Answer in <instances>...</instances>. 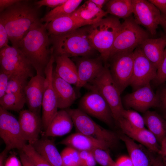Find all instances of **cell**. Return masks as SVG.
I'll return each instance as SVG.
<instances>
[{"label": "cell", "instance_id": "cell-1", "mask_svg": "<svg viewBox=\"0 0 166 166\" xmlns=\"http://www.w3.org/2000/svg\"><path fill=\"white\" fill-rule=\"evenodd\" d=\"M47 24H43L40 19L35 22L18 47L35 69L36 74L44 76L45 68L53 53L49 47L51 44L46 28Z\"/></svg>", "mask_w": 166, "mask_h": 166}, {"label": "cell", "instance_id": "cell-2", "mask_svg": "<svg viewBox=\"0 0 166 166\" xmlns=\"http://www.w3.org/2000/svg\"><path fill=\"white\" fill-rule=\"evenodd\" d=\"M38 8L28 1L21 0L0 13V22L4 25L12 46L18 48L33 24L39 19Z\"/></svg>", "mask_w": 166, "mask_h": 166}, {"label": "cell", "instance_id": "cell-3", "mask_svg": "<svg viewBox=\"0 0 166 166\" xmlns=\"http://www.w3.org/2000/svg\"><path fill=\"white\" fill-rule=\"evenodd\" d=\"M49 37L54 56L89 57L96 51L89 39L88 25L66 34Z\"/></svg>", "mask_w": 166, "mask_h": 166}, {"label": "cell", "instance_id": "cell-4", "mask_svg": "<svg viewBox=\"0 0 166 166\" xmlns=\"http://www.w3.org/2000/svg\"><path fill=\"white\" fill-rule=\"evenodd\" d=\"M121 26L122 23L118 18L114 16L104 18L88 25L90 42L105 63L109 57L115 40Z\"/></svg>", "mask_w": 166, "mask_h": 166}, {"label": "cell", "instance_id": "cell-5", "mask_svg": "<svg viewBox=\"0 0 166 166\" xmlns=\"http://www.w3.org/2000/svg\"><path fill=\"white\" fill-rule=\"evenodd\" d=\"M84 87L89 90L95 89L101 94L108 104L115 122L117 124L123 118L122 113L124 109L120 97L121 93L112 78L106 63L97 77Z\"/></svg>", "mask_w": 166, "mask_h": 166}, {"label": "cell", "instance_id": "cell-6", "mask_svg": "<svg viewBox=\"0 0 166 166\" xmlns=\"http://www.w3.org/2000/svg\"><path fill=\"white\" fill-rule=\"evenodd\" d=\"M65 110L71 117L77 132L102 141L111 149L117 146L120 139L118 134L102 127L79 108Z\"/></svg>", "mask_w": 166, "mask_h": 166}, {"label": "cell", "instance_id": "cell-7", "mask_svg": "<svg viewBox=\"0 0 166 166\" xmlns=\"http://www.w3.org/2000/svg\"><path fill=\"white\" fill-rule=\"evenodd\" d=\"M150 35L131 16L125 19L115 40L109 57L118 53L133 51L149 38Z\"/></svg>", "mask_w": 166, "mask_h": 166}, {"label": "cell", "instance_id": "cell-8", "mask_svg": "<svg viewBox=\"0 0 166 166\" xmlns=\"http://www.w3.org/2000/svg\"><path fill=\"white\" fill-rule=\"evenodd\" d=\"M133 52L118 53L108 60L110 61L108 66L111 76L121 93L130 85L133 69Z\"/></svg>", "mask_w": 166, "mask_h": 166}, {"label": "cell", "instance_id": "cell-9", "mask_svg": "<svg viewBox=\"0 0 166 166\" xmlns=\"http://www.w3.org/2000/svg\"><path fill=\"white\" fill-rule=\"evenodd\" d=\"M89 90L80 100L79 109L108 125L113 126L115 121L108 104L97 91Z\"/></svg>", "mask_w": 166, "mask_h": 166}, {"label": "cell", "instance_id": "cell-10", "mask_svg": "<svg viewBox=\"0 0 166 166\" xmlns=\"http://www.w3.org/2000/svg\"><path fill=\"white\" fill-rule=\"evenodd\" d=\"M0 69L11 75L26 74L34 76L33 67L18 48L9 45L0 49Z\"/></svg>", "mask_w": 166, "mask_h": 166}, {"label": "cell", "instance_id": "cell-11", "mask_svg": "<svg viewBox=\"0 0 166 166\" xmlns=\"http://www.w3.org/2000/svg\"><path fill=\"white\" fill-rule=\"evenodd\" d=\"M0 136L5 148L9 151L16 148L22 150L26 141L23 138L18 120L11 113L0 107Z\"/></svg>", "mask_w": 166, "mask_h": 166}, {"label": "cell", "instance_id": "cell-12", "mask_svg": "<svg viewBox=\"0 0 166 166\" xmlns=\"http://www.w3.org/2000/svg\"><path fill=\"white\" fill-rule=\"evenodd\" d=\"M54 62V57L52 53L50 61L45 70V76L42 103V119L43 128L45 131L58 111L56 97L52 83L53 64Z\"/></svg>", "mask_w": 166, "mask_h": 166}, {"label": "cell", "instance_id": "cell-13", "mask_svg": "<svg viewBox=\"0 0 166 166\" xmlns=\"http://www.w3.org/2000/svg\"><path fill=\"white\" fill-rule=\"evenodd\" d=\"M133 65L129 85L135 90L156 78L157 69L145 56L138 47L133 52Z\"/></svg>", "mask_w": 166, "mask_h": 166}, {"label": "cell", "instance_id": "cell-14", "mask_svg": "<svg viewBox=\"0 0 166 166\" xmlns=\"http://www.w3.org/2000/svg\"><path fill=\"white\" fill-rule=\"evenodd\" d=\"M132 1L134 21L138 25L145 27L150 35L154 36L160 24V11L148 0Z\"/></svg>", "mask_w": 166, "mask_h": 166}, {"label": "cell", "instance_id": "cell-15", "mask_svg": "<svg viewBox=\"0 0 166 166\" xmlns=\"http://www.w3.org/2000/svg\"><path fill=\"white\" fill-rule=\"evenodd\" d=\"M123 102L127 108L143 113L151 108L159 106L158 95L155 93L150 84L127 94L124 97Z\"/></svg>", "mask_w": 166, "mask_h": 166}, {"label": "cell", "instance_id": "cell-16", "mask_svg": "<svg viewBox=\"0 0 166 166\" xmlns=\"http://www.w3.org/2000/svg\"><path fill=\"white\" fill-rule=\"evenodd\" d=\"M75 58L78 78L76 86L80 89L97 77L103 69L105 64H103L104 61L100 56Z\"/></svg>", "mask_w": 166, "mask_h": 166}, {"label": "cell", "instance_id": "cell-17", "mask_svg": "<svg viewBox=\"0 0 166 166\" xmlns=\"http://www.w3.org/2000/svg\"><path fill=\"white\" fill-rule=\"evenodd\" d=\"M118 125L122 133L135 141H136L153 153L158 154L160 145L157 139L148 129L139 128L131 125L123 117L118 122Z\"/></svg>", "mask_w": 166, "mask_h": 166}, {"label": "cell", "instance_id": "cell-18", "mask_svg": "<svg viewBox=\"0 0 166 166\" xmlns=\"http://www.w3.org/2000/svg\"><path fill=\"white\" fill-rule=\"evenodd\" d=\"M18 121L23 138L29 144H33L38 139L43 127L42 119L28 109L20 112Z\"/></svg>", "mask_w": 166, "mask_h": 166}, {"label": "cell", "instance_id": "cell-19", "mask_svg": "<svg viewBox=\"0 0 166 166\" xmlns=\"http://www.w3.org/2000/svg\"><path fill=\"white\" fill-rule=\"evenodd\" d=\"M118 135L125 144L133 166H152L156 156L155 153L123 133Z\"/></svg>", "mask_w": 166, "mask_h": 166}, {"label": "cell", "instance_id": "cell-20", "mask_svg": "<svg viewBox=\"0 0 166 166\" xmlns=\"http://www.w3.org/2000/svg\"><path fill=\"white\" fill-rule=\"evenodd\" d=\"M45 76L36 74L31 77L24 89L29 109L39 115L44 91Z\"/></svg>", "mask_w": 166, "mask_h": 166}, {"label": "cell", "instance_id": "cell-21", "mask_svg": "<svg viewBox=\"0 0 166 166\" xmlns=\"http://www.w3.org/2000/svg\"><path fill=\"white\" fill-rule=\"evenodd\" d=\"M52 83L58 108L67 109L77 98L75 89L71 84L60 77L54 70Z\"/></svg>", "mask_w": 166, "mask_h": 166}, {"label": "cell", "instance_id": "cell-22", "mask_svg": "<svg viewBox=\"0 0 166 166\" xmlns=\"http://www.w3.org/2000/svg\"><path fill=\"white\" fill-rule=\"evenodd\" d=\"M81 151H92L100 148L109 151L111 149L105 143L82 133L77 132L72 134L58 143Z\"/></svg>", "mask_w": 166, "mask_h": 166}, {"label": "cell", "instance_id": "cell-23", "mask_svg": "<svg viewBox=\"0 0 166 166\" xmlns=\"http://www.w3.org/2000/svg\"><path fill=\"white\" fill-rule=\"evenodd\" d=\"M166 46V35L159 38H148L139 46L145 56L157 69Z\"/></svg>", "mask_w": 166, "mask_h": 166}, {"label": "cell", "instance_id": "cell-24", "mask_svg": "<svg viewBox=\"0 0 166 166\" xmlns=\"http://www.w3.org/2000/svg\"><path fill=\"white\" fill-rule=\"evenodd\" d=\"M73 123L71 117L66 110L57 112L52 120L43 135L45 137L58 136L69 133Z\"/></svg>", "mask_w": 166, "mask_h": 166}, {"label": "cell", "instance_id": "cell-25", "mask_svg": "<svg viewBox=\"0 0 166 166\" xmlns=\"http://www.w3.org/2000/svg\"><path fill=\"white\" fill-rule=\"evenodd\" d=\"M87 25L72 14L54 19L47 24L49 35L64 34Z\"/></svg>", "mask_w": 166, "mask_h": 166}, {"label": "cell", "instance_id": "cell-26", "mask_svg": "<svg viewBox=\"0 0 166 166\" xmlns=\"http://www.w3.org/2000/svg\"><path fill=\"white\" fill-rule=\"evenodd\" d=\"M108 14L97 6L91 0L85 1L72 14L78 19L90 25L101 20Z\"/></svg>", "mask_w": 166, "mask_h": 166}, {"label": "cell", "instance_id": "cell-27", "mask_svg": "<svg viewBox=\"0 0 166 166\" xmlns=\"http://www.w3.org/2000/svg\"><path fill=\"white\" fill-rule=\"evenodd\" d=\"M32 145L51 166H64L61 153L53 140L45 137L38 139Z\"/></svg>", "mask_w": 166, "mask_h": 166}, {"label": "cell", "instance_id": "cell-28", "mask_svg": "<svg viewBox=\"0 0 166 166\" xmlns=\"http://www.w3.org/2000/svg\"><path fill=\"white\" fill-rule=\"evenodd\" d=\"M54 57L56 63L54 72L62 79L76 86L78 83V78L75 63L70 58L66 56Z\"/></svg>", "mask_w": 166, "mask_h": 166}, {"label": "cell", "instance_id": "cell-29", "mask_svg": "<svg viewBox=\"0 0 166 166\" xmlns=\"http://www.w3.org/2000/svg\"><path fill=\"white\" fill-rule=\"evenodd\" d=\"M145 125L160 144L166 136V120L156 112L149 110L143 116Z\"/></svg>", "mask_w": 166, "mask_h": 166}, {"label": "cell", "instance_id": "cell-30", "mask_svg": "<svg viewBox=\"0 0 166 166\" xmlns=\"http://www.w3.org/2000/svg\"><path fill=\"white\" fill-rule=\"evenodd\" d=\"M82 2L81 0H67L65 3L49 12L40 21L42 22L48 23L56 19L71 14Z\"/></svg>", "mask_w": 166, "mask_h": 166}, {"label": "cell", "instance_id": "cell-31", "mask_svg": "<svg viewBox=\"0 0 166 166\" xmlns=\"http://www.w3.org/2000/svg\"><path fill=\"white\" fill-rule=\"evenodd\" d=\"M108 14L117 18H126L133 13L132 0H110L106 4Z\"/></svg>", "mask_w": 166, "mask_h": 166}, {"label": "cell", "instance_id": "cell-32", "mask_svg": "<svg viewBox=\"0 0 166 166\" xmlns=\"http://www.w3.org/2000/svg\"><path fill=\"white\" fill-rule=\"evenodd\" d=\"M26 103L24 94L6 93L0 98V107L8 111L20 112Z\"/></svg>", "mask_w": 166, "mask_h": 166}, {"label": "cell", "instance_id": "cell-33", "mask_svg": "<svg viewBox=\"0 0 166 166\" xmlns=\"http://www.w3.org/2000/svg\"><path fill=\"white\" fill-rule=\"evenodd\" d=\"M29 77L28 75L24 74L11 75L6 93L24 94L25 88Z\"/></svg>", "mask_w": 166, "mask_h": 166}, {"label": "cell", "instance_id": "cell-34", "mask_svg": "<svg viewBox=\"0 0 166 166\" xmlns=\"http://www.w3.org/2000/svg\"><path fill=\"white\" fill-rule=\"evenodd\" d=\"M60 153L64 166H80L78 151L67 146Z\"/></svg>", "mask_w": 166, "mask_h": 166}, {"label": "cell", "instance_id": "cell-35", "mask_svg": "<svg viewBox=\"0 0 166 166\" xmlns=\"http://www.w3.org/2000/svg\"><path fill=\"white\" fill-rule=\"evenodd\" d=\"M22 150L30 158L34 166H51L35 149L32 144H25Z\"/></svg>", "mask_w": 166, "mask_h": 166}, {"label": "cell", "instance_id": "cell-36", "mask_svg": "<svg viewBox=\"0 0 166 166\" xmlns=\"http://www.w3.org/2000/svg\"><path fill=\"white\" fill-rule=\"evenodd\" d=\"M122 116L133 126L139 128H145L143 117L136 111L124 109L122 113Z\"/></svg>", "mask_w": 166, "mask_h": 166}, {"label": "cell", "instance_id": "cell-37", "mask_svg": "<svg viewBox=\"0 0 166 166\" xmlns=\"http://www.w3.org/2000/svg\"><path fill=\"white\" fill-rule=\"evenodd\" d=\"M91 152L97 163L101 166H115V161L112 158L109 151L97 148Z\"/></svg>", "mask_w": 166, "mask_h": 166}, {"label": "cell", "instance_id": "cell-38", "mask_svg": "<svg viewBox=\"0 0 166 166\" xmlns=\"http://www.w3.org/2000/svg\"><path fill=\"white\" fill-rule=\"evenodd\" d=\"M154 81L157 85L166 82V46L157 70L156 77Z\"/></svg>", "mask_w": 166, "mask_h": 166}, {"label": "cell", "instance_id": "cell-39", "mask_svg": "<svg viewBox=\"0 0 166 166\" xmlns=\"http://www.w3.org/2000/svg\"><path fill=\"white\" fill-rule=\"evenodd\" d=\"M11 75L0 69V98L6 93Z\"/></svg>", "mask_w": 166, "mask_h": 166}, {"label": "cell", "instance_id": "cell-40", "mask_svg": "<svg viewBox=\"0 0 166 166\" xmlns=\"http://www.w3.org/2000/svg\"><path fill=\"white\" fill-rule=\"evenodd\" d=\"M67 0H41L35 2L38 8L45 6L49 8H54L66 2Z\"/></svg>", "mask_w": 166, "mask_h": 166}, {"label": "cell", "instance_id": "cell-41", "mask_svg": "<svg viewBox=\"0 0 166 166\" xmlns=\"http://www.w3.org/2000/svg\"><path fill=\"white\" fill-rule=\"evenodd\" d=\"M9 38L4 25L0 22V49L9 46Z\"/></svg>", "mask_w": 166, "mask_h": 166}, {"label": "cell", "instance_id": "cell-42", "mask_svg": "<svg viewBox=\"0 0 166 166\" xmlns=\"http://www.w3.org/2000/svg\"><path fill=\"white\" fill-rule=\"evenodd\" d=\"M4 166H23L22 164L16 155L13 153L6 159Z\"/></svg>", "mask_w": 166, "mask_h": 166}, {"label": "cell", "instance_id": "cell-43", "mask_svg": "<svg viewBox=\"0 0 166 166\" xmlns=\"http://www.w3.org/2000/svg\"><path fill=\"white\" fill-rule=\"evenodd\" d=\"M166 83V82H165ZM159 101V106L166 114V83L159 94H157Z\"/></svg>", "mask_w": 166, "mask_h": 166}, {"label": "cell", "instance_id": "cell-44", "mask_svg": "<svg viewBox=\"0 0 166 166\" xmlns=\"http://www.w3.org/2000/svg\"><path fill=\"white\" fill-rule=\"evenodd\" d=\"M115 166H133L129 156H122L119 157L115 161Z\"/></svg>", "mask_w": 166, "mask_h": 166}, {"label": "cell", "instance_id": "cell-45", "mask_svg": "<svg viewBox=\"0 0 166 166\" xmlns=\"http://www.w3.org/2000/svg\"><path fill=\"white\" fill-rule=\"evenodd\" d=\"M155 6L161 14L166 15V0H148Z\"/></svg>", "mask_w": 166, "mask_h": 166}, {"label": "cell", "instance_id": "cell-46", "mask_svg": "<svg viewBox=\"0 0 166 166\" xmlns=\"http://www.w3.org/2000/svg\"><path fill=\"white\" fill-rule=\"evenodd\" d=\"M21 0H0V12L20 2Z\"/></svg>", "mask_w": 166, "mask_h": 166}, {"label": "cell", "instance_id": "cell-47", "mask_svg": "<svg viewBox=\"0 0 166 166\" xmlns=\"http://www.w3.org/2000/svg\"><path fill=\"white\" fill-rule=\"evenodd\" d=\"M19 151L20 160L23 166H34L30 158L22 150Z\"/></svg>", "mask_w": 166, "mask_h": 166}, {"label": "cell", "instance_id": "cell-48", "mask_svg": "<svg viewBox=\"0 0 166 166\" xmlns=\"http://www.w3.org/2000/svg\"><path fill=\"white\" fill-rule=\"evenodd\" d=\"M160 145V151L158 155L160 156L165 166H166V136Z\"/></svg>", "mask_w": 166, "mask_h": 166}, {"label": "cell", "instance_id": "cell-49", "mask_svg": "<svg viewBox=\"0 0 166 166\" xmlns=\"http://www.w3.org/2000/svg\"><path fill=\"white\" fill-rule=\"evenodd\" d=\"M97 163L92 152L91 154L80 166H96Z\"/></svg>", "mask_w": 166, "mask_h": 166}, {"label": "cell", "instance_id": "cell-50", "mask_svg": "<svg viewBox=\"0 0 166 166\" xmlns=\"http://www.w3.org/2000/svg\"><path fill=\"white\" fill-rule=\"evenodd\" d=\"M79 153L81 165L91 154L92 152L87 150H82L79 151Z\"/></svg>", "mask_w": 166, "mask_h": 166}, {"label": "cell", "instance_id": "cell-51", "mask_svg": "<svg viewBox=\"0 0 166 166\" xmlns=\"http://www.w3.org/2000/svg\"><path fill=\"white\" fill-rule=\"evenodd\" d=\"M9 151L5 148L0 154V166H4L6 156Z\"/></svg>", "mask_w": 166, "mask_h": 166}, {"label": "cell", "instance_id": "cell-52", "mask_svg": "<svg viewBox=\"0 0 166 166\" xmlns=\"http://www.w3.org/2000/svg\"><path fill=\"white\" fill-rule=\"evenodd\" d=\"M152 166H165L160 156L158 154L156 156Z\"/></svg>", "mask_w": 166, "mask_h": 166}, {"label": "cell", "instance_id": "cell-53", "mask_svg": "<svg viewBox=\"0 0 166 166\" xmlns=\"http://www.w3.org/2000/svg\"><path fill=\"white\" fill-rule=\"evenodd\" d=\"M99 8L102 9L103 6L106 5L108 2L107 0H91Z\"/></svg>", "mask_w": 166, "mask_h": 166}, {"label": "cell", "instance_id": "cell-54", "mask_svg": "<svg viewBox=\"0 0 166 166\" xmlns=\"http://www.w3.org/2000/svg\"><path fill=\"white\" fill-rule=\"evenodd\" d=\"M165 33L166 35V15L161 14L160 24Z\"/></svg>", "mask_w": 166, "mask_h": 166}, {"label": "cell", "instance_id": "cell-55", "mask_svg": "<svg viewBox=\"0 0 166 166\" xmlns=\"http://www.w3.org/2000/svg\"><path fill=\"white\" fill-rule=\"evenodd\" d=\"M165 119L166 120V114H165Z\"/></svg>", "mask_w": 166, "mask_h": 166}]
</instances>
